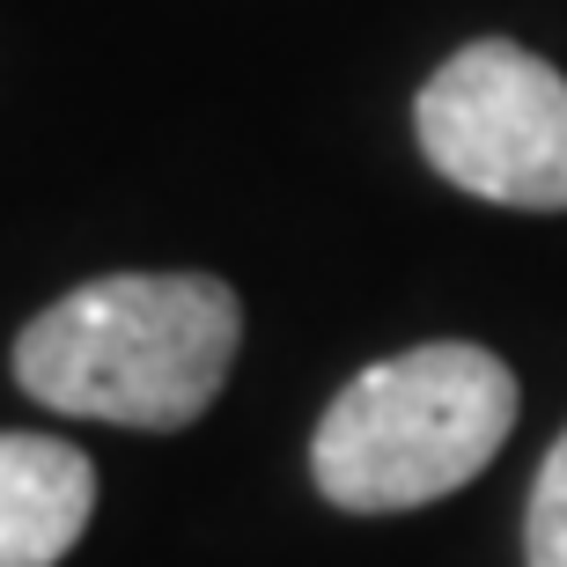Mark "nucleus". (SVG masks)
I'll list each match as a JSON object with an SVG mask.
<instances>
[{
  "mask_svg": "<svg viewBox=\"0 0 567 567\" xmlns=\"http://www.w3.org/2000/svg\"><path fill=\"white\" fill-rule=\"evenodd\" d=\"M427 163L472 199L524 214L567 207V74L508 38L464 44L413 104Z\"/></svg>",
  "mask_w": 567,
  "mask_h": 567,
  "instance_id": "obj_3",
  "label": "nucleus"
},
{
  "mask_svg": "<svg viewBox=\"0 0 567 567\" xmlns=\"http://www.w3.org/2000/svg\"><path fill=\"white\" fill-rule=\"evenodd\" d=\"M244 302L214 274H104L16 339V383L52 413L118 427H192L221 399Z\"/></svg>",
  "mask_w": 567,
  "mask_h": 567,
  "instance_id": "obj_1",
  "label": "nucleus"
},
{
  "mask_svg": "<svg viewBox=\"0 0 567 567\" xmlns=\"http://www.w3.org/2000/svg\"><path fill=\"white\" fill-rule=\"evenodd\" d=\"M96 508V464L60 435H0V567H60Z\"/></svg>",
  "mask_w": 567,
  "mask_h": 567,
  "instance_id": "obj_4",
  "label": "nucleus"
},
{
  "mask_svg": "<svg viewBox=\"0 0 567 567\" xmlns=\"http://www.w3.org/2000/svg\"><path fill=\"white\" fill-rule=\"evenodd\" d=\"M524 553H530V567H567V435L538 464L530 516H524Z\"/></svg>",
  "mask_w": 567,
  "mask_h": 567,
  "instance_id": "obj_5",
  "label": "nucleus"
},
{
  "mask_svg": "<svg viewBox=\"0 0 567 567\" xmlns=\"http://www.w3.org/2000/svg\"><path fill=\"white\" fill-rule=\"evenodd\" d=\"M516 427V377L502 354L442 339L361 369L310 435V480L332 508L399 516L480 480Z\"/></svg>",
  "mask_w": 567,
  "mask_h": 567,
  "instance_id": "obj_2",
  "label": "nucleus"
}]
</instances>
